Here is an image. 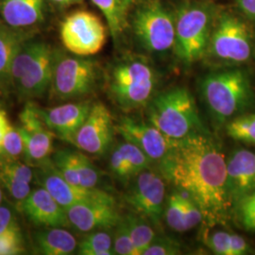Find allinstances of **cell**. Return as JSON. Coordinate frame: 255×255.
Listing matches in <instances>:
<instances>
[{"label":"cell","instance_id":"6da1fadb","mask_svg":"<svg viewBox=\"0 0 255 255\" xmlns=\"http://www.w3.org/2000/svg\"><path fill=\"white\" fill-rule=\"evenodd\" d=\"M226 161L219 142L203 130L170 141L166 154L158 163L164 180L198 204L209 227L225 225L233 214Z\"/></svg>","mask_w":255,"mask_h":255},{"label":"cell","instance_id":"7a4b0ae2","mask_svg":"<svg viewBox=\"0 0 255 255\" xmlns=\"http://www.w3.org/2000/svg\"><path fill=\"white\" fill-rule=\"evenodd\" d=\"M199 87L202 101L219 126L247 113L255 103L251 74L241 65L223 66L205 74Z\"/></svg>","mask_w":255,"mask_h":255},{"label":"cell","instance_id":"3957f363","mask_svg":"<svg viewBox=\"0 0 255 255\" xmlns=\"http://www.w3.org/2000/svg\"><path fill=\"white\" fill-rule=\"evenodd\" d=\"M159 74L144 56L129 55L110 68L107 85L110 96L126 112L146 107L156 95Z\"/></svg>","mask_w":255,"mask_h":255},{"label":"cell","instance_id":"277c9868","mask_svg":"<svg viewBox=\"0 0 255 255\" xmlns=\"http://www.w3.org/2000/svg\"><path fill=\"white\" fill-rule=\"evenodd\" d=\"M146 108L148 122L170 141L205 130L195 98L185 87L156 94Z\"/></svg>","mask_w":255,"mask_h":255},{"label":"cell","instance_id":"5b68a950","mask_svg":"<svg viewBox=\"0 0 255 255\" xmlns=\"http://www.w3.org/2000/svg\"><path fill=\"white\" fill-rule=\"evenodd\" d=\"M54 54L55 48L45 41L33 37L26 41L10 67V91L27 101L44 97L51 82Z\"/></svg>","mask_w":255,"mask_h":255},{"label":"cell","instance_id":"8992f818","mask_svg":"<svg viewBox=\"0 0 255 255\" xmlns=\"http://www.w3.org/2000/svg\"><path fill=\"white\" fill-rule=\"evenodd\" d=\"M219 9L210 1H188L176 11L174 52L182 64L190 66L205 57Z\"/></svg>","mask_w":255,"mask_h":255},{"label":"cell","instance_id":"52a82bcc","mask_svg":"<svg viewBox=\"0 0 255 255\" xmlns=\"http://www.w3.org/2000/svg\"><path fill=\"white\" fill-rule=\"evenodd\" d=\"M101 79V68L95 60L55 48L49 101L67 102L86 98L98 89Z\"/></svg>","mask_w":255,"mask_h":255},{"label":"cell","instance_id":"ba28073f","mask_svg":"<svg viewBox=\"0 0 255 255\" xmlns=\"http://www.w3.org/2000/svg\"><path fill=\"white\" fill-rule=\"evenodd\" d=\"M255 52V37L250 25L231 11L219 10L205 57L222 67L239 66L249 62Z\"/></svg>","mask_w":255,"mask_h":255},{"label":"cell","instance_id":"9c48e42d","mask_svg":"<svg viewBox=\"0 0 255 255\" xmlns=\"http://www.w3.org/2000/svg\"><path fill=\"white\" fill-rule=\"evenodd\" d=\"M129 27L137 45L146 53L163 55L174 51L176 11L162 0H145L136 5Z\"/></svg>","mask_w":255,"mask_h":255},{"label":"cell","instance_id":"30bf717a","mask_svg":"<svg viewBox=\"0 0 255 255\" xmlns=\"http://www.w3.org/2000/svg\"><path fill=\"white\" fill-rule=\"evenodd\" d=\"M108 31V26L96 13L77 9L67 14L61 23L60 36L68 52L90 57L98 54L104 47Z\"/></svg>","mask_w":255,"mask_h":255},{"label":"cell","instance_id":"8fae6325","mask_svg":"<svg viewBox=\"0 0 255 255\" xmlns=\"http://www.w3.org/2000/svg\"><path fill=\"white\" fill-rule=\"evenodd\" d=\"M162 174L146 168L129 182L125 201L131 210L154 226H160L165 207V184Z\"/></svg>","mask_w":255,"mask_h":255},{"label":"cell","instance_id":"7c38bea8","mask_svg":"<svg viewBox=\"0 0 255 255\" xmlns=\"http://www.w3.org/2000/svg\"><path fill=\"white\" fill-rule=\"evenodd\" d=\"M115 130L110 110L101 101L93 102L87 118L74 137L73 145L82 152L101 157L109 151Z\"/></svg>","mask_w":255,"mask_h":255},{"label":"cell","instance_id":"4fadbf2b","mask_svg":"<svg viewBox=\"0 0 255 255\" xmlns=\"http://www.w3.org/2000/svg\"><path fill=\"white\" fill-rule=\"evenodd\" d=\"M65 214L69 227L82 234L114 229L123 217L109 193L99 199L71 205L65 209Z\"/></svg>","mask_w":255,"mask_h":255},{"label":"cell","instance_id":"5bb4252c","mask_svg":"<svg viewBox=\"0 0 255 255\" xmlns=\"http://www.w3.org/2000/svg\"><path fill=\"white\" fill-rule=\"evenodd\" d=\"M34 182L44 187L64 209L76 203L104 197L108 192L100 188L87 189L67 182L55 167L51 158L34 167Z\"/></svg>","mask_w":255,"mask_h":255},{"label":"cell","instance_id":"9a60e30c","mask_svg":"<svg viewBox=\"0 0 255 255\" xmlns=\"http://www.w3.org/2000/svg\"><path fill=\"white\" fill-rule=\"evenodd\" d=\"M115 127L125 141L139 147L151 162L159 163L170 146V140L149 122L145 123L129 117H123L115 124Z\"/></svg>","mask_w":255,"mask_h":255},{"label":"cell","instance_id":"2e32d148","mask_svg":"<svg viewBox=\"0 0 255 255\" xmlns=\"http://www.w3.org/2000/svg\"><path fill=\"white\" fill-rule=\"evenodd\" d=\"M92 104L89 101H67L49 109L39 107V112L46 128L55 136L73 145L74 137L87 118Z\"/></svg>","mask_w":255,"mask_h":255},{"label":"cell","instance_id":"e0dca14e","mask_svg":"<svg viewBox=\"0 0 255 255\" xmlns=\"http://www.w3.org/2000/svg\"><path fill=\"white\" fill-rule=\"evenodd\" d=\"M18 209L37 227H69L65 209L42 186L32 189Z\"/></svg>","mask_w":255,"mask_h":255},{"label":"cell","instance_id":"ac0fdd59","mask_svg":"<svg viewBox=\"0 0 255 255\" xmlns=\"http://www.w3.org/2000/svg\"><path fill=\"white\" fill-rule=\"evenodd\" d=\"M227 187L234 205L255 190V152L239 147L226 161Z\"/></svg>","mask_w":255,"mask_h":255},{"label":"cell","instance_id":"d6986e66","mask_svg":"<svg viewBox=\"0 0 255 255\" xmlns=\"http://www.w3.org/2000/svg\"><path fill=\"white\" fill-rule=\"evenodd\" d=\"M150 163V159L139 147L124 140L111 151L109 170L117 181L127 185L148 168Z\"/></svg>","mask_w":255,"mask_h":255},{"label":"cell","instance_id":"ffe728a7","mask_svg":"<svg viewBox=\"0 0 255 255\" xmlns=\"http://www.w3.org/2000/svg\"><path fill=\"white\" fill-rule=\"evenodd\" d=\"M0 19L9 27L30 30L45 19V0H0Z\"/></svg>","mask_w":255,"mask_h":255},{"label":"cell","instance_id":"44dd1931","mask_svg":"<svg viewBox=\"0 0 255 255\" xmlns=\"http://www.w3.org/2000/svg\"><path fill=\"white\" fill-rule=\"evenodd\" d=\"M32 37L30 30L9 27L0 19V92L3 95L10 91L9 74L15 55Z\"/></svg>","mask_w":255,"mask_h":255},{"label":"cell","instance_id":"7402d4cb","mask_svg":"<svg viewBox=\"0 0 255 255\" xmlns=\"http://www.w3.org/2000/svg\"><path fill=\"white\" fill-rule=\"evenodd\" d=\"M32 247L37 255H69L76 253L78 241L64 227L42 228L32 234Z\"/></svg>","mask_w":255,"mask_h":255},{"label":"cell","instance_id":"603a6c76","mask_svg":"<svg viewBox=\"0 0 255 255\" xmlns=\"http://www.w3.org/2000/svg\"><path fill=\"white\" fill-rule=\"evenodd\" d=\"M19 131L24 140V162L35 167L51 157L53 153L55 134L47 128L27 131L22 128Z\"/></svg>","mask_w":255,"mask_h":255},{"label":"cell","instance_id":"cb8c5ba5","mask_svg":"<svg viewBox=\"0 0 255 255\" xmlns=\"http://www.w3.org/2000/svg\"><path fill=\"white\" fill-rule=\"evenodd\" d=\"M106 19L110 34L118 43L129 27V11L133 8L129 0H91Z\"/></svg>","mask_w":255,"mask_h":255},{"label":"cell","instance_id":"d4e9b609","mask_svg":"<svg viewBox=\"0 0 255 255\" xmlns=\"http://www.w3.org/2000/svg\"><path fill=\"white\" fill-rule=\"evenodd\" d=\"M128 228L136 255H143L144 252L153 242L157 235L150 226V222L137 214H128L125 217Z\"/></svg>","mask_w":255,"mask_h":255},{"label":"cell","instance_id":"484cf974","mask_svg":"<svg viewBox=\"0 0 255 255\" xmlns=\"http://www.w3.org/2000/svg\"><path fill=\"white\" fill-rule=\"evenodd\" d=\"M76 254L81 255H116L113 244V235L109 230H98L87 233L85 237L78 242Z\"/></svg>","mask_w":255,"mask_h":255},{"label":"cell","instance_id":"4316f807","mask_svg":"<svg viewBox=\"0 0 255 255\" xmlns=\"http://www.w3.org/2000/svg\"><path fill=\"white\" fill-rule=\"evenodd\" d=\"M225 130L232 139L255 146V114L244 113L229 120L224 125Z\"/></svg>","mask_w":255,"mask_h":255},{"label":"cell","instance_id":"83f0119b","mask_svg":"<svg viewBox=\"0 0 255 255\" xmlns=\"http://www.w3.org/2000/svg\"><path fill=\"white\" fill-rule=\"evenodd\" d=\"M79 151L71 148L58 149L51 155L52 163L64 179L77 186L81 185L79 174Z\"/></svg>","mask_w":255,"mask_h":255},{"label":"cell","instance_id":"f1b7e54d","mask_svg":"<svg viewBox=\"0 0 255 255\" xmlns=\"http://www.w3.org/2000/svg\"><path fill=\"white\" fill-rule=\"evenodd\" d=\"M184 196L178 190H174L165 202L164 218L168 227L178 233L186 232L185 211L183 203Z\"/></svg>","mask_w":255,"mask_h":255},{"label":"cell","instance_id":"f546056e","mask_svg":"<svg viewBox=\"0 0 255 255\" xmlns=\"http://www.w3.org/2000/svg\"><path fill=\"white\" fill-rule=\"evenodd\" d=\"M24 157V140L18 128L9 125L0 150V163L17 161Z\"/></svg>","mask_w":255,"mask_h":255},{"label":"cell","instance_id":"4dcf8cb0","mask_svg":"<svg viewBox=\"0 0 255 255\" xmlns=\"http://www.w3.org/2000/svg\"><path fill=\"white\" fill-rule=\"evenodd\" d=\"M233 215L245 231L255 233V190L237 201L233 207Z\"/></svg>","mask_w":255,"mask_h":255},{"label":"cell","instance_id":"1f68e13d","mask_svg":"<svg viewBox=\"0 0 255 255\" xmlns=\"http://www.w3.org/2000/svg\"><path fill=\"white\" fill-rule=\"evenodd\" d=\"M79 174L81 185L87 189L99 188L101 175L98 167L93 164L90 158L82 151H79Z\"/></svg>","mask_w":255,"mask_h":255},{"label":"cell","instance_id":"d6a6232c","mask_svg":"<svg viewBox=\"0 0 255 255\" xmlns=\"http://www.w3.org/2000/svg\"><path fill=\"white\" fill-rule=\"evenodd\" d=\"M0 182L4 191H7L10 199L15 202L17 208L32 191L30 183L14 179L8 174L0 171Z\"/></svg>","mask_w":255,"mask_h":255},{"label":"cell","instance_id":"836d02e7","mask_svg":"<svg viewBox=\"0 0 255 255\" xmlns=\"http://www.w3.org/2000/svg\"><path fill=\"white\" fill-rule=\"evenodd\" d=\"M114 229L113 244L116 255H136L124 217H122L118 225Z\"/></svg>","mask_w":255,"mask_h":255},{"label":"cell","instance_id":"e575fe53","mask_svg":"<svg viewBox=\"0 0 255 255\" xmlns=\"http://www.w3.org/2000/svg\"><path fill=\"white\" fill-rule=\"evenodd\" d=\"M0 171L23 182L28 183L34 182V167L20 160L0 163Z\"/></svg>","mask_w":255,"mask_h":255},{"label":"cell","instance_id":"d590c367","mask_svg":"<svg viewBox=\"0 0 255 255\" xmlns=\"http://www.w3.org/2000/svg\"><path fill=\"white\" fill-rule=\"evenodd\" d=\"M182 254L181 243L168 237H156L143 255H178Z\"/></svg>","mask_w":255,"mask_h":255},{"label":"cell","instance_id":"8d00e7d4","mask_svg":"<svg viewBox=\"0 0 255 255\" xmlns=\"http://www.w3.org/2000/svg\"><path fill=\"white\" fill-rule=\"evenodd\" d=\"M22 232H10L0 236V255H17L24 254Z\"/></svg>","mask_w":255,"mask_h":255},{"label":"cell","instance_id":"74e56055","mask_svg":"<svg viewBox=\"0 0 255 255\" xmlns=\"http://www.w3.org/2000/svg\"><path fill=\"white\" fill-rule=\"evenodd\" d=\"M205 245L218 255H233L231 248V233L216 231L205 239Z\"/></svg>","mask_w":255,"mask_h":255},{"label":"cell","instance_id":"f35d334b","mask_svg":"<svg viewBox=\"0 0 255 255\" xmlns=\"http://www.w3.org/2000/svg\"><path fill=\"white\" fill-rule=\"evenodd\" d=\"M10 232H21V228L14 208L3 201L0 205V236Z\"/></svg>","mask_w":255,"mask_h":255},{"label":"cell","instance_id":"ab89813d","mask_svg":"<svg viewBox=\"0 0 255 255\" xmlns=\"http://www.w3.org/2000/svg\"><path fill=\"white\" fill-rule=\"evenodd\" d=\"M183 203L185 211V225L187 231H189L201 223L203 221V217L198 204L188 196H184Z\"/></svg>","mask_w":255,"mask_h":255},{"label":"cell","instance_id":"60d3db41","mask_svg":"<svg viewBox=\"0 0 255 255\" xmlns=\"http://www.w3.org/2000/svg\"><path fill=\"white\" fill-rule=\"evenodd\" d=\"M231 248L232 255H248L251 252L250 245L246 239L237 234L231 233Z\"/></svg>","mask_w":255,"mask_h":255},{"label":"cell","instance_id":"b9f144b4","mask_svg":"<svg viewBox=\"0 0 255 255\" xmlns=\"http://www.w3.org/2000/svg\"><path fill=\"white\" fill-rule=\"evenodd\" d=\"M237 4L247 18L255 21V0H237Z\"/></svg>","mask_w":255,"mask_h":255},{"label":"cell","instance_id":"7bdbcfd3","mask_svg":"<svg viewBox=\"0 0 255 255\" xmlns=\"http://www.w3.org/2000/svg\"><path fill=\"white\" fill-rule=\"evenodd\" d=\"M9 125H10V123H9V119L7 118L5 111L0 108V150L2 147L5 133H6Z\"/></svg>","mask_w":255,"mask_h":255},{"label":"cell","instance_id":"ee69618b","mask_svg":"<svg viewBox=\"0 0 255 255\" xmlns=\"http://www.w3.org/2000/svg\"><path fill=\"white\" fill-rule=\"evenodd\" d=\"M49 1L57 7L64 8L75 4H79L82 2V0H49Z\"/></svg>","mask_w":255,"mask_h":255},{"label":"cell","instance_id":"f6af8a7d","mask_svg":"<svg viewBox=\"0 0 255 255\" xmlns=\"http://www.w3.org/2000/svg\"><path fill=\"white\" fill-rule=\"evenodd\" d=\"M3 201H4V189H3V186L0 182V205Z\"/></svg>","mask_w":255,"mask_h":255},{"label":"cell","instance_id":"bcb514c9","mask_svg":"<svg viewBox=\"0 0 255 255\" xmlns=\"http://www.w3.org/2000/svg\"><path fill=\"white\" fill-rule=\"evenodd\" d=\"M143 1H145V0H129V2L131 3V5L133 6V8L138 5V4H140V3H142Z\"/></svg>","mask_w":255,"mask_h":255},{"label":"cell","instance_id":"7dc6e473","mask_svg":"<svg viewBox=\"0 0 255 255\" xmlns=\"http://www.w3.org/2000/svg\"><path fill=\"white\" fill-rule=\"evenodd\" d=\"M2 95H3V94H2V93H1V92H0V96H2Z\"/></svg>","mask_w":255,"mask_h":255},{"label":"cell","instance_id":"c3c4849f","mask_svg":"<svg viewBox=\"0 0 255 255\" xmlns=\"http://www.w3.org/2000/svg\"></svg>","mask_w":255,"mask_h":255}]
</instances>
